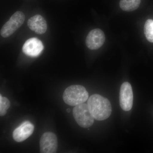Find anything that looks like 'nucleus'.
I'll list each match as a JSON object with an SVG mask.
<instances>
[{"label":"nucleus","mask_w":153,"mask_h":153,"mask_svg":"<svg viewBox=\"0 0 153 153\" xmlns=\"http://www.w3.org/2000/svg\"><path fill=\"white\" fill-rule=\"evenodd\" d=\"M57 136L52 132H47L42 135L40 139V152L42 153H55L57 150Z\"/></svg>","instance_id":"obj_6"},{"label":"nucleus","mask_w":153,"mask_h":153,"mask_svg":"<svg viewBox=\"0 0 153 153\" xmlns=\"http://www.w3.org/2000/svg\"><path fill=\"white\" fill-rule=\"evenodd\" d=\"M141 0H120V6L122 10L127 12H131L139 7Z\"/></svg>","instance_id":"obj_11"},{"label":"nucleus","mask_w":153,"mask_h":153,"mask_svg":"<svg viewBox=\"0 0 153 153\" xmlns=\"http://www.w3.org/2000/svg\"><path fill=\"white\" fill-rule=\"evenodd\" d=\"M10 106V102L6 97L0 95V115L4 116L7 113V110Z\"/></svg>","instance_id":"obj_13"},{"label":"nucleus","mask_w":153,"mask_h":153,"mask_svg":"<svg viewBox=\"0 0 153 153\" xmlns=\"http://www.w3.org/2000/svg\"><path fill=\"white\" fill-rule=\"evenodd\" d=\"M28 27L38 35H43L46 33L47 25L46 20L41 15H36L28 20Z\"/></svg>","instance_id":"obj_10"},{"label":"nucleus","mask_w":153,"mask_h":153,"mask_svg":"<svg viewBox=\"0 0 153 153\" xmlns=\"http://www.w3.org/2000/svg\"><path fill=\"white\" fill-rule=\"evenodd\" d=\"M88 97V93L85 87L75 85L66 88L63 92V97L66 104L75 106L84 103Z\"/></svg>","instance_id":"obj_2"},{"label":"nucleus","mask_w":153,"mask_h":153,"mask_svg":"<svg viewBox=\"0 0 153 153\" xmlns=\"http://www.w3.org/2000/svg\"><path fill=\"white\" fill-rule=\"evenodd\" d=\"M66 111H67V112L68 113H70V111H71V110H70V108H68L67 110H66Z\"/></svg>","instance_id":"obj_14"},{"label":"nucleus","mask_w":153,"mask_h":153,"mask_svg":"<svg viewBox=\"0 0 153 153\" xmlns=\"http://www.w3.org/2000/svg\"><path fill=\"white\" fill-rule=\"evenodd\" d=\"M44 45L41 40L36 38L28 39L23 45L22 50L28 56L36 57L44 50Z\"/></svg>","instance_id":"obj_8"},{"label":"nucleus","mask_w":153,"mask_h":153,"mask_svg":"<svg viewBox=\"0 0 153 153\" xmlns=\"http://www.w3.org/2000/svg\"><path fill=\"white\" fill-rule=\"evenodd\" d=\"M25 19V15L23 12H16L1 29V36L6 38L12 36L23 25Z\"/></svg>","instance_id":"obj_4"},{"label":"nucleus","mask_w":153,"mask_h":153,"mask_svg":"<svg viewBox=\"0 0 153 153\" xmlns=\"http://www.w3.org/2000/svg\"><path fill=\"white\" fill-rule=\"evenodd\" d=\"M73 116L76 122L81 127L88 128L94 123L92 116L86 103H82L75 106L73 109Z\"/></svg>","instance_id":"obj_3"},{"label":"nucleus","mask_w":153,"mask_h":153,"mask_svg":"<svg viewBox=\"0 0 153 153\" xmlns=\"http://www.w3.org/2000/svg\"><path fill=\"white\" fill-rule=\"evenodd\" d=\"M87 105L91 113L96 120H104L111 114L112 108L110 102L100 94L91 95L88 100Z\"/></svg>","instance_id":"obj_1"},{"label":"nucleus","mask_w":153,"mask_h":153,"mask_svg":"<svg viewBox=\"0 0 153 153\" xmlns=\"http://www.w3.org/2000/svg\"><path fill=\"white\" fill-rule=\"evenodd\" d=\"M105 36L102 30L95 29L91 30L86 37L85 44L91 50H97L104 44Z\"/></svg>","instance_id":"obj_7"},{"label":"nucleus","mask_w":153,"mask_h":153,"mask_svg":"<svg viewBox=\"0 0 153 153\" xmlns=\"http://www.w3.org/2000/svg\"><path fill=\"white\" fill-rule=\"evenodd\" d=\"M119 99L122 109L125 111H129L131 109L133 102V93L131 85L128 82H124L122 84Z\"/></svg>","instance_id":"obj_5"},{"label":"nucleus","mask_w":153,"mask_h":153,"mask_svg":"<svg viewBox=\"0 0 153 153\" xmlns=\"http://www.w3.org/2000/svg\"><path fill=\"white\" fill-rule=\"evenodd\" d=\"M34 126L29 121H25L21 124L13 132L14 140L17 142L24 141L33 134Z\"/></svg>","instance_id":"obj_9"},{"label":"nucleus","mask_w":153,"mask_h":153,"mask_svg":"<svg viewBox=\"0 0 153 153\" xmlns=\"http://www.w3.org/2000/svg\"><path fill=\"white\" fill-rule=\"evenodd\" d=\"M144 33L149 42L153 43V20L148 19L145 24Z\"/></svg>","instance_id":"obj_12"}]
</instances>
